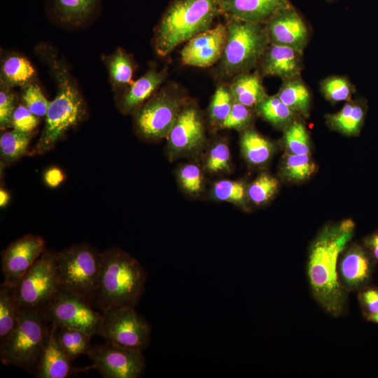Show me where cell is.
I'll return each mask as SVG.
<instances>
[{"mask_svg": "<svg viewBox=\"0 0 378 378\" xmlns=\"http://www.w3.org/2000/svg\"><path fill=\"white\" fill-rule=\"evenodd\" d=\"M354 230L351 220L326 227L314 240L309 255L307 276L313 296L334 316L340 315L346 306L347 291L340 281L337 266Z\"/></svg>", "mask_w": 378, "mask_h": 378, "instance_id": "1", "label": "cell"}, {"mask_svg": "<svg viewBox=\"0 0 378 378\" xmlns=\"http://www.w3.org/2000/svg\"><path fill=\"white\" fill-rule=\"evenodd\" d=\"M146 273L137 260L118 247L102 252L99 284L93 303L102 312L132 307L144 290Z\"/></svg>", "mask_w": 378, "mask_h": 378, "instance_id": "2", "label": "cell"}, {"mask_svg": "<svg viewBox=\"0 0 378 378\" xmlns=\"http://www.w3.org/2000/svg\"><path fill=\"white\" fill-rule=\"evenodd\" d=\"M220 15L218 0H172L164 11L153 37L160 57L211 27Z\"/></svg>", "mask_w": 378, "mask_h": 378, "instance_id": "3", "label": "cell"}, {"mask_svg": "<svg viewBox=\"0 0 378 378\" xmlns=\"http://www.w3.org/2000/svg\"><path fill=\"white\" fill-rule=\"evenodd\" d=\"M50 66L57 83V93L50 103L43 131L31 149V155H42L52 149L86 116L84 99L69 71L55 58H52Z\"/></svg>", "mask_w": 378, "mask_h": 378, "instance_id": "4", "label": "cell"}, {"mask_svg": "<svg viewBox=\"0 0 378 378\" xmlns=\"http://www.w3.org/2000/svg\"><path fill=\"white\" fill-rule=\"evenodd\" d=\"M225 48L218 62L216 76L220 79L256 69L270 43L265 24L227 19Z\"/></svg>", "mask_w": 378, "mask_h": 378, "instance_id": "5", "label": "cell"}, {"mask_svg": "<svg viewBox=\"0 0 378 378\" xmlns=\"http://www.w3.org/2000/svg\"><path fill=\"white\" fill-rule=\"evenodd\" d=\"M49 328L40 311H20L16 326L0 342L1 363L34 374Z\"/></svg>", "mask_w": 378, "mask_h": 378, "instance_id": "6", "label": "cell"}, {"mask_svg": "<svg viewBox=\"0 0 378 378\" xmlns=\"http://www.w3.org/2000/svg\"><path fill=\"white\" fill-rule=\"evenodd\" d=\"M55 260L61 290L85 297L93 304L100 276L102 253L88 244H74L56 252Z\"/></svg>", "mask_w": 378, "mask_h": 378, "instance_id": "7", "label": "cell"}, {"mask_svg": "<svg viewBox=\"0 0 378 378\" xmlns=\"http://www.w3.org/2000/svg\"><path fill=\"white\" fill-rule=\"evenodd\" d=\"M185 103L176 87L158 90L134 112L137 134L150 141L167 137Z\"/></svg>", "mask_w": 378, "mask_h": 378, "instance_id": "8", "label": "cell"}, {"mask_svg": "<svg viewBox=\"0 0 378 378\" xmlns=\"http://www.w3.org/2000/svg\"><path fill=\"white\" fill-rule=\"evenodd\" d=\"M56 252L46 251L13 287L20 311H40L60 290Z\"/></svg>", "mask_w": 378, "mask_h": 378, "instance_id": "9", "label": "cell"}, {"mask_svg": "<svg viewBox=\"0 0 378 378\" xmlns=\"http://www.w3.org/2000/svg\"><path fill=\"white\" fill-rule=\"evenodd\" d=\"M40 312L48 323L77 329L92 337L99 335L102 313L80 295L60 290Z\"/></svg>", "mask_w": 378, "mask_h": 378, "instance_id": "10", "label": "cell"}, {"mask_svg": "<svg viewBox=\"0 0 378 378\" xmlns=\"http://www.w3.org/2000/svg\"><path fill=\"white\" fill-rule=\"evenodd\" d=\"M134 308L117 307L102 312L99 336L111 344L143 352L149 344L151 329Z\"/></svg>", "mask_w": 378, "mask_h": 378, "instance_id": "11", "label": "cell"}, {"mask_svg": "<svg viewBox=\"0 0 378 378\" xmlns=\"http://www.w3.org/2000/svg\"><path fill=\"white\" fill-rule=\"evenodd\" d=\"M88 356L104 378H139L146 366L142 351L108 342L92 346Z\"/></svg>", "mask_w": 378, "mask_h": 378, "instance_id": "12", "label": "cell"}, {"mask_svg": "<svg viewBox=\"0 0 378 378\" xmlns=\"http://www.w3.org/2000/svg\"><path fill=\"white\" fill-rule=\"evenodd\" d=\"M46 251V241L38 235L28 234L13 241L1 253L4 283L15 286Z\"/></svg>", "mask_w": 378, "mask_h": 378, "instance_id": "13", "label": "cell"}, {"mask_svg": "<svg viewBox=\"0 0 378 378\" xmlns=\"http://www.w3.org/2000/svg\"><path fill=\"white\" fill-rule=\"evenodd\" d=\"M270 43L304 51L310 37L309 27L298 10L290 4L275 13L265 23Z\"/></svg>", "mask_w": 378, "mask_h": 378, "instance_id": "14", "label": "cell"}, {"mask_svg": "<svg viewBox=\"0 0 378 378\" xmlns=\"http://www.w3.org/2000/svg\"><path fill=\"white\" fill-rule=\"evenodd\" d=\"M227 37L225 24H218L186 42L181 50V60L186 66L206 68L218 63Z\"/></svg>", "mask_w": 378, "mask_h": 378, "instance_id": "15", "label": "cell"}, {"mask_svg": "<svg viewBox=\"0 0 378 378\" xmlns=\"http://www.w3.org/2000/svg\"><path fill=\"white\" fill-rule=\"evenodd\" d=\"M205 137L204 121L199 109L185 103L167 138L170 148L176 153H186L200 147Z\"/></svg>", "mask_w": 378, "mask_h": 378, "instance_id": "16", "label": "cell"}, {"mask_svg": "<svg viewBox=\"0 0 378 378\" xmlns=\"http://www.w3.org/2000/svg\"><path fill=\"white\" fill-rule=\"evenodd\" d=\"M302 52L294 48L269 43L256 69L263 76H276L282 80L301 76Z\"/></svg>", "mask_w": 378, "mask_h": 378, "instance_id": "17", "label": "cell"}, {"mask_svg": "<svg viewBox=\"0 0 378 378\" xmlns=\"http://www.w3.org/2000/svg\"><path fill=\"white\" fill-rule=\"evenodd\" d=\"M374 269L372 258L363 248L353 246L338 260V276L346 291L359 290L367 286Z\"/></svg>", "mask_w": 378, "mask_h": 378, "instance_id": "18", "label": "cell"}, {"mask_svg": "<svg viewBox=\"0 0 378 378\" xmlns=\"http://www.w3.org/2000/svg\"><path fill=\"white\" fill-rule=\"evenodd\" d=\"M290 0H218L220 15L265 24L278 10L290 6Z\"/></svg>", "mask_w": 378, "mask_h": 378, "instance_id": "19", "label": "cell"}, {"mask_svg": "<svg viewBox=\"0 0 378 378\" xmlns=\"http://www.w3.org/2000/svg\"><path fill=\"white\" fill-rule=\"evenodd\" d=\"M70 358L61 347L55 326L50 323L40 359L34 374L36 378H66L80 372L71 365Z\"/></svg>", "mask_w": 378, "mask_h": 378, "instance_id": "20", "label": "cell"}, {"mask_svg": "<svg viewBox=\"0 0 378 378\" xmlns=\"http://www.w3.org/2000/svg\"><path fill=\"white\" fill-rule=\"evenodd\" d=\"M167 75L166 67L160 70L151 66L123 90L117 102L119 110L125 114L134 112L158 90Z\"/></svg>", "mask_w": 378, "mask_h": 378, "instance_id": "21", "label": "cell"}, {"mask_svg": "<svg viewBox=\"0 0 378 378\" xmlns=\"http://www.w3.org/2000/svg\"><path fill=\"white\" fill-rule=\"evenodd\" d=\"M259 71L243 73L232 78L228 84L234 102L255 108L267 95Z\"/></svg>", "mask_w": 378, "mask_h": 378, "instance_id": "22", "label": "cell"}, {"mask_svg": "<svg viewBox=\"0 0 378 378\" xmlns=\"http://www.w3.org/2000/svg\"><path fill=\"white\" fill-rule=\"evenodd\" d=\"M365 103L363 100L346 102L340 111L326 116L327 122L335 130L346 134L360 132L365 115Z\"/></svg>", "mask_w": 378, "mask_h": 378, "instance_id": "23", "label": "cell"}, {"mask_svg": "<svg viewBox=\"0 0 378 378\" xmlns=\"http://www.w3.org/2000/svg\"><path fill=\"white\" fill-rule=\"evenodd\" d=\"M276 94L295 114L308 115L312 96L301 76L283 80Z\"/></svg>", "mask_w": 378, "mask_h": 378, "instance_id": "24", "label": "cell"}, {"mask_svg": "<svg viewBox=\"0 0 378 378\" xmlns=\"http://www.w3.org/2000/svg\"><path fill=\"white\" fill-rule=\"evenodd\" d=\"M36 71L24 57L12 54L5 57L1 66V83L12 88L32 82Z\"/></svg>", "mask_w": 378, "mask_h": 378, "instance_id": "25", "label": "cell"}, {"mask_svg": "<svg viewBox=\"0 0 378 378\" xmlns=\"http://www.w3.org/2000/svg\"><path fill=\"white\" fill-rule=\"evenodd\" d=\"M34 132H24L15 129L4 130L0 136V163L6 167L28 153Z\"/></svg>", "mask_w": 378, "mask_h": 378, "instance_id": "26", "label": "cell"}, {"mask_svg": "<svg viewBox=\"0 0 378 378\" xmlns=\"http://www.w3.org/2000/svg\"><path fill=\"white\" fill-rule=\"evenodd\" d=\"M100 0H50L54 13L62 22L78 24L88 18Z\"/></svg>", "mask_w": 378, "mask_h": 378, "instance_id": "27", "label": "cell"}, {"mask_svg": "<svg viewBox=\"0 0 378 378\" xmlns=\"http://www.w3.org/2000/svg\"><path fill=\"white\" fill-rule=\"evenodd\" d=\"M240 144L245 158L253 164H260L267 162L274 148L270 141L250 128L243 131Z\"/></svg>", "mask_w": 378, "mask_h": 378, "instance_id": "28", "label": "cell"}, {"mask_svg": "<svg viewBox=\"0 0 378 378\" xmlns=\"http://www.w3.org/2000/svg\"><path fill=\"white\" fill-rule=\"evenodd\" d=\"M110 80L115 90H124L133 82L134 64L131 57L118 48L107 59Z\"/></svg>", "mask_w": 378, "mask_h": 378, "instance_id": "29", "label": "cell"}, {"mask_svg": "<svg viewBox=\"0 0 378 378\" xmlns=\"http://www.w3.org/2000/svg\"><path fill=\"white\" fill-rule=\"evenodd\" d=\"M53 326L58 342L71 360L80 355H88L92 346L90 344L91 335L77 329Z\"/></svg>", "mask_w": 378, "mask_h": 378, "instance_id": "30", "label": "cell"}, {"mask_svg": "<svg viewBox=\"0 0 378 378\" xmlns=\"http://www.w3.org/2000/svg\"><path fill=\"white\" fill-rule=\"evenodd\" d=\"M255 108L262 118L278 127H286L295 120L296 115L277 94L267 95Z\"/></svg>", "mask_w": 378, "mask_h": 378, "instance_id": "31", "label": "cell"}, {"mask_svg": "<svg viewBox=\"0 0 378 378\" xmlns=\"http://www.w3.org/2000/svg\"><path fill=\"white\" fill-rule=\"evenodd\" d=\"M19 312L13 287L3 282L0 286V342L16 326Z\"/></svg>", "mask_w": 378, "mask_h": 378, "instance_id": "32", "label": "cell"}, {"mask_svg": "<svg viewBox=\"0 0 378 378\" xmlns=\"http://www.w3.org/2000/svg\"><path fill=\"white\" fill-rule=\"evenodd\" d=\"M320 90L327 100L335 103L350 101L355 92V86L346 76H333L320 82Z\"/></svg>", "mask_w": 378, "mask_h": 378, "instance_id": "33", "label": "cell"}, {"mask_svg": "<svg viewBox=\"0 0 378 378\" xmlns=\"http://www.w3.org/2000/svg\"><path fill=\"white\" fill-rule=\"evenodd\" d=\"M284 140L290 154H309L310 144L308 132L301 121L293 120L285 127Z\"/></svg>", "mask_w": 378, "mask_h": 378, "instance_id": "34", "label": "cell"}, {"mask_svg": "<svg viewBox=\"0 0 378 378\" xmlns=\"http://www.w3.org/2000/svg\"><path fill=\"white\" fill-rule=\"evenodd\" d=\"M233 103L234 99L228 85H219L212 96L208 109L211 122L220 127L228 115Z\"/></svg>", "mask_w": 378, "mask_h": 378, "instance_id": "35", "label": "cell"}, {"mask_svg": "<svg viewBox=\"0 0 378 378\" xmlns=\"http://www.w3.org/2000/svg\"><path fill=\"white\" fill-rule=\"evenodd\" d=\"M315 164L308 155H288L284 160L283 174L289 180L302 181L315 171Z\"/></svg>", "mask_w": 378, "mask_h": 378, "instance_id": "36", "label": "cell"}, {"mask_svg": "<svg viewBox=\"0 0 378 378\" xmlns=\"http://www.w3.org/2000/svg\"><path fill=\"white\" fill-rule=\"evenodd\" d=\"M21 103L33 114L43 118L47 113L50 102L46 99L40 87L32 81L23 86Z\"/></svg>", "mask_w": 378, "mask_h": 378, "instance_id": "37", "label": "cell"}, {"mask_svg": "<svg viewBox=\"0 0 378 378\" xmlns=\"http://www.w3.org/2000/svg\"><path fill=\"white\" fill-rule=\"evenodd\" d=\"M279 182L273 176L260 174L248 187L247 194L255 204L267 202L278 190Z\"/></svg>", "mask_w": 378, "mask_h": 378, "instance_id": "38", "label": "cell"}, {"mask_svg": "<svg viewBox=\"0 0 378 378\" xmlns=\"http://www.w3.org/2000/svg\"><path fill=\"white\" fill-rule=\"evenodd\" d=\"M213 194L216 199L232 203H241L245 197V188L239 181L221 180L214 184Z\"/></svg>", "mask_w": 378, "mask_h": 378, "instance_id": "39", "label": "cell"}, {"mask_svg": "<svg viewBox=\"0 0 378 378\" xmlns=\"http://www.w3.org/2000/svg\"><path fill=\"white\" fill-rule=\"evenodd\" d=\"M253 108L234 101L231 110L220 125L223 129H246L253 118Z\"/></svg>", "mask_w": 378, "mask_h": 378, "instance_id": "40", "label": "cell"}, {"mask_svg": "<svg viewBox=\"0 0 378 378\" xmlns=\"http://www.w3.org/2000/svg\"><path fill=\"white\" fill-rule=\"evenodd\" d=\"M17 106V99L11 88L1 83L0 127L1 131L12 128V117Z\"/></svg>", "mask_w": 378, "mask_h": 378, "instance_id": "41", "label": "cell"}, {"mask_svg": "<svg viewBox=\"0 0 378 378\" xmlns=\"http://www.w3.org/2000/svg\"><path fill=\"white\" fill-rule=\"evenodd\" d=\"M358 291V300L365 318L378 324V287L365 286Z\"/></svg>", "mask_w": 378, "mask_h": 378, "instance_id": "42", "label": "cell"}, {"mask_svg": "<svg viewBox=\"0 0 378 378\" xmlns=\"http://www.w3.org/2000/svg\"><path fill=\"white\" fill-rule=\"evenodd\" d=\"M230 153L228 146L220 142L214 145L206 159V167L209 171L218 172L227 170L230 167Z\"/></svg>", "mask_w": 378, "mask_h": 378, "instance_id": "43", "label": "cell"}, {"mask_svg": "<svg viewBox=\"0 0 378 378\" xmlns=\"http://www.w3.org/2000/svg\"><path fill=\"white\" fill-rule=\"evenodd\" d=\"M40 122V118L33 114L22 103L18 104L12 117V128L24 132H34Z\"/></svg>", "mask_w": 378, "mask_h": 378, "instance_id": "44", "label": "cell"}, {"mask_svg": "<svg viewBox=\"0 0 378 378\" xmlns=\"http://www.w3.org/2000/svg\"><path fill=\"white\" fill-rule=\"evenodd\" d=\"M179 179L183 188L191 194H197L202 187V174L195 164H189L183 167L179 172Z\"/></svg>", "mask_w": 378, "mask_h": 378, "instance_id": "45", "label": "cell"}, {"mask_svg": "<svg viewBox=\"0 0 378 378\" xmlns=\"http://www.w3.org/2000/svg\"><path fill=\"white\" fill-rule=\"evenodd\" d=\"M43 177L46 183L48 186L55 188L64 181V174L59 168L52 167L45 172Z\"/></svg>", "mask_w": 378, "mask_h": 378, "instance_id": "46", "label": "cell"}, {"mask_svg": "<svg viewBox=\"0 0 378 378\" xmlns=\"http://www.w3.org/2000/svg\"><path fill=\"white\" fill-rule=\"evenodd\" d=\"M365 245L372 259L378 262V232L370 236Z\"/></svg>", "mask_w": 378, "mask_h": 378, "instance_id": "47", "label": "cell"}, {"mask_svg": "<svg viewBox=\"0 0 378 378\" xmlns=\"http://www.w3.org/2000/svg\"><path fill=\"white\" fill-rule=\"evenodd\" d=\"M10 200V195L7 190L4 188L0 190V206L1 207H5Z\"/></svg>", "mask_w": 378, "mask_h": 378, "instance_id": "48", "label": "cell"}, {"mask_svg": "<svg viewBox=\"0 0 378 378\" xmlns=\"http://www.w3.org/2000/svg\"><path fill=\"white\" fill-rule=\"evenodd\" d=\"M328 1H333V0H328Z\"/></svg>", "mask_w": 378, "mask_h": 378, "instance_id": "49", "label": "cell"}]
</instances>
